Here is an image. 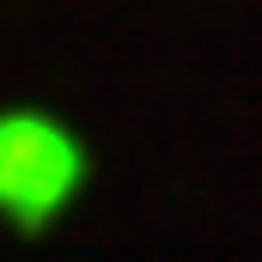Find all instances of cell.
<instances>
[{
  "label": "cell",
  "mask_w": 262,
  "mask_h": 262,
  "mask_svg": "<svg viewBox=\"0 0 262 262\" xmlns=\"http://www.w3.org/2000/svg\"><path fill=\"white\" fill-rule=\"evenodd\" d=\"M85 189V146L49 110H0V220L18 232L55 226Z\"/></svg>",
  "instance_id": "obj_1"
}]
</instances>
